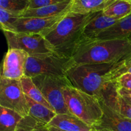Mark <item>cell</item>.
Instances as JSON below:
<instances>
[{
  "label": "cell",
  "instance_id": "obj_1",
  "mask_svg": "<svg viewBox=\"0 0 131 131\" xmlns=\"http://www.w3.org/2000/svg\"><path fill=\"white\" fill-rule=\"evenodd\" d=\"M131 58L117 62L70 67L67 77L72 86L99 99L110 83L127 72Z\"/></svg>",
  "mask_w": 131,
  "mask_h": 131
},
{
  "label": "cell",
  "instance_id": "obj_2",
  "mask_svg": "<svg viewBox=\"0 0 131 131\" xmlns=\"http://www.w3.org/2000/svg\"><path fill=\"white\" fill-rule=\"evenodd\" d=\"M129 58H131V40L129 38L93 39L79 45L70 58V67L117 62Z\"/></svg>",
  "mask_w": 131,
  "mask_h": 131
},
{
  "label": "cell",
  "instance_id": "obj_3",
  "mask_svg": "<svg viewBox=\"0 0 131 131\" xmlns=\"http://www.w3.org/2000/svg\"><path fill=\"white\" fill-rule=\"evenodd\" d=\"M96 14H81L69 12L55 28L44 36L54 53L61 57L71 58L81 42L84 27Z\"/></svg>",
  "mask_w": 131,
  "mask_h": 131
},
{
  "label": "cell",
  "instance_id": "obj_4",
  "mask_svg": "<svg viewBox=\"0 0 131 131\" xmlns=\"http://www.w3.org/2000/svg\"><path fill=\"white\" fill-rule=\"evenodd\" d=\"M63 95L69 113L94 127L101 121L103 112L99 101L72 86L63 88Z\"/></svg>",
  "mask_w": 131,
  "mask_h": 131
},
{
  "label": "cell",
  "instance_id": "obj_5",
  "mask_svg": "<svg viewBox=\"0 0 131 131\" xmlns=\"http://www.w3.org/2000/svg\"><path fill=\"white\" fill-rule=\"evenodd\" d=\"M31 79L56 114H70L63 95V88L72 86L67 78L40 75Z\"/></svg>",
  "mask_w": 131,
  "mask_h": 131
},
{
  "label": "cell",
  "instance_id": "obj_6",
  "mask_svg": "<svg viewBox=\"0 0 131 131\" xmlns=\"http://www.w3.org/2000/svg\"><path fill=\"white\" fill-rule=\"evenodd\" d=\"M8 49L23 50L29 56L42 58L53 54L54 52L44 37L38 34H26L3 31Z\"/></svg>",
  "mask_w": 131,
  "mask_h": 131
},
{
  "label": "cell",
  "instance_id": "obj_7",
  "mask_svg": "<svg viewBox=\"0 0 131 131\" xmlns=\"http://www.w3.org/2000/svg\"><path fill=\"white\" fill-rule=\"evenodd\" d=\"M70 67V58L56 54L42 58L28 56L24 75L31 78L40 75L67 78V72Z\"/></svg>",
  "mask_w": 131,
  "mask_h": 131
},
{
  "label": "cell",
  "instance_id": "obj_8",
  "mask_svg": "<svg viewBox=\"0 0 131 131\" xmlns=\"http://www.w3.org/2000/svg\"><path fill=\"white\" fill-rule=\"evenodd\" d=\"M0 106L16 111L23 117L29 115V107L20 80L1 77Z\"/></svg>",
  "mask_w": 131,
  "mask_h": 131
},
{
  "label": "cell",
  "instance_id": "obj_9",
  "mask_svg": "<svg viewBox=\"0 0 131 131\" xmlns=\"http://www.w3.org/2000/svg\"><path fill=\"white\" fill-rule=\"evenodd\" d=\"M67 14L51 17H20L13 24L12 31L38 34L44 37L55 28Z\"/></svg>",
  "mask_w": 131,
  "mask_h": 131
},
{
  "label": "cell",
  "instance_id": "obj_10",
  "mask_svg": "<svg viewBox=\"0 0 131 131\" xmlns=\"http://www.w3.org/2000/svg\"><path fill=\"white\" fill-rule=\"evenodd\" d=\"M28 56V54L23 50L8 49L3 61L1 78L20 80L24 76Z\"/></svg>",
  "mask_w": 131,
  "mask_h": 131
},
{
  "label": "cell",
  "instance_id": "obj_11",
  "mask_svg": "<svg viewBox=\"0 0 131 131\" xmlns=\"http://www.w3.org/2000/svg\"><path fill=\"white\" fill-rule=\"evenodd\" d=\"M99 102L103 115L101 121L94 127L95 129H107L110 131H131V120L122 116L102 101Z\"/></svg>",
  "mask_w": 131,
  "mask_h": 131
},
{
  "label": "cell",
  "instance_id": "obj_12",
  "mask_svg": "<svg viewBox=\"0 0 131 131\" xmlns=\"http://www.w3.org/2000/svg\"><path fill=\"white\" fill-rule=\"evenodd\" d=\"M118 20L116 18L106 16L102 11L98 12L84 27L81 43L95 39L102 31L113 26Z\"/></svg>",
  "mask_w": 131,
  "mask_h": 131
},
{
  "label": "cell",
  "instance_id": "obj_13",
  "mask_svg": "<svg viewBox=\"0 0 131 131\" xmlns=\"http://www.w3.org/2000/svg\"><path fill=\"white\" fill-rule=\"evenodd\" d=\"M47 126L63 131H95L93 127L71 114H57Z\"/></svg>",
  "mask_w": 131,
  "mask_h": 131
},
{
  "label": "cell",
  "instance_id": "obj_14",
  "mask_svg": "<svg viewBox=\"0 0 131 131\" xmlns=\"http://www.w3.org/2000/svg\"><path fill=\"white\" fill-rule=\"evenodd\" d=\"M71 0H65L63 2L36 9H27L20 17H51L65 14L70 12Z\"/></svg>",
  "mask_w": 131,
  "mask_h": 131
},
{
  "label": "cell",
  "instance_id": "obj_15",
  "mask_svg": "<svg viewBox=\"0 0 131 131\" xmlns=\"http://www.w3.org/2000/svg\"><path fill=\"white\" fill-rule=\"evenodd\" d=\"M129 38L131 40V14L119 20L110 28L102 31L95 39L111 40Z\"/></svg>",
  "mask_w": 131,
  "mask_h": 131
},
{
  "label": "cell",
  "instance_id": "obj_16",
  "mask_svg": "<svg viewBox=\"0 0 131 131\" xmlns=\"http://www.w3.org/2000/svg\"><path fill=\"white\" fill-rule=\"evenodd\" d=\"M110 0H71L70 12L81 14H88L102 11Z\"/></svg>",
  "mask_w": 131,
  "mask_h": 131
},
{
  "label": "cell",
  "instance_id": "obj_17",
  "mask_svg": "<svg viewBox=\"0 0 131 131\" xmlns=\"http://www.w3.org/2000/svg\"><path fill=\"white\" fill-rule=\"evenodd\" d=\"M28 107L29 115L37 120L38 123L44 125H47L57 114L51 109L35 102L26 95Z\"/></svg>",
  "mask_w": 131,
  "mask_h": 131
},
{
  "label": "cell",
  "instance_id": "obj_18",
  "mask_svg": "<svg viewBox=\"0 0 131 131\" xmlns=\"http://www.w3.org/2000/svg\"><path fill=\"white\" fill-rule=\"evenodd\" d=\"M102 12L106 16L120 20L131 14L130 0H110Z\"/></svg>",
  "mask_w": 131,
  "mask_h": 131
},
{
  "label": "cell",
  "instance_id": "obj_19",
  "mask_svg": "<svg viewBox=\"0 0 131 131\" xmlns=\"http://www.w3.org/2000/svg\"><path fill=\"white\" fill-rule=\"evenodd\" d=\"M23 117L16 111L0 106V131H16Z\"/></svg>",
  "mask_w": 131,
  "mask_h": 131
},
{
  "label": "cell",
  "instance_id": "obj_20",
  "mask_svg": "<svg viewBox=\"0 0 131 131\" xmlns=\"http://www.w3.org/2000/svg\"><path fill=\"white\" fill-rule=\"evenodd\" d=\"M20 83H21L22 88H23V92H24L25 95L29 97L35 102H38L42 105H44L45 106L54 111V110L50 106L49 102L45 99L39 89L37 88L35 84L33 83L31 78L24 75L20 79Z\"/></svg>",
  "mask_w": 131,
  "mask_h": 131
},
{
  "label": "cell",
  "instance_id": "obj_21",
  "mask_svg": "<svg viewBox=\"0 0 131 131\" xmlns=\"http://www.w3.org/2000/svg\"><path fill=\"white\" fill-rule=\"evenodd\" d=\"M29 4V0H0V8L19 16L28 9Z\"/></svg>",
  "mask_w": 131,
  "mask_h": 131
},
{
  "label": "cell",
  "instance_id": "obj_22",
  "mask_svg": "<svg viewBox=\"0 0 131 131\" xmlns=\"http://www.w3.org/2000/svg\"><path fill=\"white\" fill-rule=\"evenodd\" d=\"M20 17L0 8V23L3 31H12V26Z\"/></svg>",
  "mask_w": 131,
  "mask_h": 131
},
{
  "label": "cell",
  "instance_id": "obj_23",
  "mask_svg": "<svg viewBox=\"0 0 131 131\" xmlns=\"http://www.w3.org/2000/svg\"><path fill=\"white\" fill-rule=\"evenodd\" d=\"M41 126H47L40 124L29 115L22 118L17 127L16 131H33Z\"/></svg>",
  "mask_w": 131,
  "mask_h": 131
},
{
  "label": "cell",
  "instance_id": "obj_24",
  "mask_svg": "<svg viewBox=\"0 0 131 131\" xmlns=\"http://www.w3.org/2000/svg\"><path fill=\"white\" fill-rule=\"evenodd\" d=\"M65 0H29L28 9H36L49 5L59 3Z\"/></svg>",
  "mask_w": 131,
  "mask_h": 131
},
{
  "label": "cell",
  "instance_id": "obj_25",
  "mask_svg": "<svg viewBox=\"0 0 131 131\" xmlns=\"http://www.w3.org/2000/svg\"><path fill=\"white\" fill-rule=\"evenodd\" d=\"M118 88H124L131 90V74L125 73L116 81Z\"/></svg>",
  "mask_w": 131,
  "mask_h": 131
},
{
  "label": "cell",
  "instance_id": "obj_26",
  "mask_svg": "<svg viewBox=\"0 0 131 131\" xmlns=\"http://www.w3.org/2000/svg\"><path fill=\"white\" fill-rule=\"evenodd\" d=\"M118 93L121 96L128 104L131 105V90L124 88H118Z\"/></svg>",
  "mask_w": 131,
  "mask_h": 131
},
{
  "label": "cell",
  "instance_id": "obj_27",
  "mask_svg": "<svg viewBox=\"0 0 131 131\" xmlns=\"http://www.w3.org/2000/svg\"><path fill=\"white\" fill-rule=\"evenodd\" d=\"M33 131H50V130L48 129L47 126H41L35 129Z\"/></svg>",
  "mask_w": 131,
  "mask_h": 131
},
{
  "label": "cell",
  "instance_id": "obj_28",
  "mask_svg": "<svg viewBox=\"0 0 131 131\" xmlns=\"http://www.w3.org/2000/svg\"><path fill=\"white\" fill-rule=\"evenodd\" d=\"M47 127H48V129H49L50 131H63V130H60V129H57V128L53 127H48V126H47Z\"/></svg>",
  "mask_w": 131,
  "mask_h": 131
},
{
  "label": "cell",
  "instance_id": "obj_29",
  "mask_svg": "<svg viewBox=\"0 0 131 131\" xmlns=\"http://www.w3.org/2000/svg\"><path fill=\"white\" fill-rule=\"evenodd\" d=\"M126 73H130V74H131V63L130 64V65L129 66V67H128L127 70V72Z\"/></svg>",
  "mask_w": 131,
  "mask_h": 131
},
{
  "label": "cell",
  "instance_id": "obj_30",
  "mask_svg": "<svg viewBox=\"0 0 131 131\" xmlns=\"http://www.w3.org/2000/svg\"><path fill=\"white\" fill-rule=\"evenodd\" d=\"M95 131H110L107 129H95Z\"/></svg>",
  "mask_w": 131,
  "mask_h": 131
},
{
  "label": "cell",
  "instance_id": "obj_31",
  "mask_svg": "<svg viewBox=\"0 0 131 131\" xmlns=\"http://www.w3.org/2000/svg\"><path fill=\"white\" fill-rule=\"evenodd\" d=\"M130 1H131V0H130Z\"/></svg>",
  "mask_w": 131,
  "mask_h": 131
}]
</instances>
